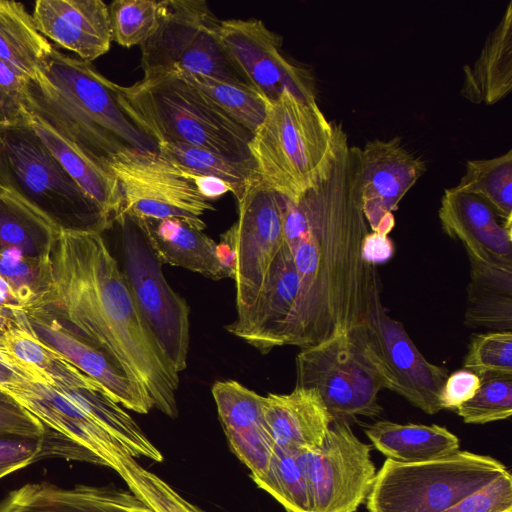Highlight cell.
<instances>
[{
	"label": "cell",
	"instance_id": "obj_20",
	"mask_svg": "<svg viewBox=\"0 0 512 512\" xmlns=\"http://www.w3.org/2000/svg\"><path fill=\"white\" fill-rule=\"evenodd\" d=\"M211 391L231 451L260 483L275 450L264 419L263 396L235 380L217 381Z\"/></svg>",
	"mask_w": 512,
	"mask_h": 512
},
{
	"label": "cell",
	"instance_id": "obj_45",
	"mask_svg": "<svg viewBox=\"0 0 512 512\" xmlns=\"http://www.w3.org/2000/svg\"><path fill=\"white\" fill-rule=\"evenodd\" d=\"M481 384L479 376L464 368L448 375L440 392L442 409L456 410L470 400Z\"/></svg>",
	"mask_w": 512,
	"mask_h": 512
},
{
	"label": "cell",
	"instance_id": "obj_1",
	"mask_svg": "<svg viewBox=\"0 0 512 512\" xmlns=\"http://www.w3.org/2000/svg\"><path fill=\"white\" fill-rule=\"evenodd\" d=\"M368 233L361 199V148L339 123L326 175L297 201L284 200L283 235L299 277L283 343L301 349L369 323L383 307L375 265L362 257Z\"/></svg>",
	"mask_w": 512,
	"mask_h": 512
},
{
	"label": "cell",
	"instance_id": "obj_46",
	"mask_svg": "<svg viewBox=\"0 0 512 512\" xmlns=\"http://www.w3.org/2000/svg\"><path fill=\"white\" fill-rule=\"evenodd\" d=\"M0 432H16L42 437L39 420L14 399H0Z\"/></svg>",
	"mask_w": 512,
	"mask_h": 512
},
{
	"label": "cell",
	"instance_id": "obj_13",
	"mask_svg": "<svg viewBox=\"0 0 512 512\" xmlns=\"http://www.w3.org/2000/svg\"><path fill=\"white\" fill-rule=\"evenodd\" d=\"M348 333L384 389L429 415L442 410L439 397L448 371L420 353L403 324L384 306L369 323Z\"/></svg>",
	"mask_w": 512,
	"mask_h": 512
},
{
	"label": "cell",
	"instance_id": "obj_36",
	"mask_svg": "<svg viewBox=\"0 0 512 512\" xmlns=\"http://www.w3.org/2000/svg\"><path fill=\"white\" fill-rule=\"evenodd\" d=\"M204 93L236 123L254 133L263 122L268 102L249 86L184 71H172Z\"/></svg>",
	"mask_w": 512,
	"mask_h": 512
},
{
	"label": "cell",
	"instance_id": "obj_44",
	"mask_svg": "<svg viewBox=\"0 0 512 512\" xmlns=\"http://www.w3.org/2000/svg\"><path fill=\"white\" fill-rule=\"evenodd\" d=\"M42 437L0 432V478L39 460Z\"/></svg>",
	"mask_w": 512,
	"mask_h": 512
},
{
	"label": "cell",
	"instance_id": "obj_42",
	"mask_svg": "<svg viewBox=\"0 0 512 512\" xmlns=\"http://www.w3.org/2000/svg\"><path fill=\"white\" fill-rule=\"evenodd\" d=\"M443 512H512V476L510 471L506 470Z\"/></svg>",
	"mask_w": 512,
	"mask_h": 512
},
{
	"label": "cell",
	"instance_id": "obj_9",
	"mask_svg": "<svg viewBox=\"0 0 512 512\" xmlns=\"http://www.w3.org/2000/svg\"><path fill=\"white\" fill-rule=\"evenodd\" d=\"M219 24L203 0H163L155 30L140 45L143 78L184 71L249 86L220 43Z\"/></svg>",
	"mask_w": 512,
	"mask_h": 512
},
{
	"label": "cell",
	"instance_id": "obj_21",
	"mask_svg": "<svg viewBox=\"0 0 512 512\" xmlns=\"http://www.w3.org/2000/svg\"><path fill=\"white\" fill-rule=\"evenodd\" d=\"M438 215L442 229L461 241L469 259L512 264V220L502 219L481 197L445 189Z\"/></svg>",
	"mask_w": 512,
	"mask_h": 512
},
{
	"label": "cell",
	"instance_id": "obj_32",
	"mask_svg": "<svg viewBox=\"0 0 512 512\" xmlns=\"http://www.w3.org/2000/svg\"><path fill=\"white\" fill-rule=\"evenodd\" d=\"M0 347L14 359L38 371L47 384L81 387L96 382L41 342L24 312H20L2 332Z\"/></svg>",
	"mask_w": 512,
	"mask_h": 512
},
{
	"label": "cell",
	"instance_id": "obj_48",
	"mask_svg": "<svg viewBox=\"0 0 512 512\" xmlns=\"http://www.w3.org/2000/svg\"><path fill=\"white\" fill-rule=\"evenodd\" d=\"M394 254V244L388 235L368 232L362 242V257L372 265L387 262Z\"/></svg>",
	"mask_w": 512,
	"mask_h": 512
},
{
	"label": "cell",
	"instance_id": "obj_40",
	"mask_svg": "<svg viewBox=\"0 0 512 512\" xmlns=\"http://www.w3.org/2000/svg\"><path fill=\"white\" fill-rule=\"evenodd\" d=\"M476 394L455 411L467 424H486L510 418L512 414V375L479 376Z\"/></svg>",
	"mask_w": 512,
	"mask_h": 512
},
{
	"label": "cell",
	"instance_id": "obj_8",
	"mask_svg": "<svg viewBox=\"0 0 512 512\" xmlns=\"http://www.w3.org/2000/svg\"><path fill=\"white\" fill-rule=\"evenodd\" d=\"M499 460L469 451L423 462L386 459L366 498L368 512H443L503 474Z\"/></svg>",
	"mask_w": 512,
	"mask_h": 512
},
{
	"label": "cell",
	"instance_id": "obj_22",
	"mask_svg": "<svg viewBox=\"0 0 512 512\" xmlns=\"http://www.w3.org/2000/svg\"><path fill=\"white\" fill-rule=\"evenodd\" d=\"M32 17L47 40L81 60L91 63L110 49L108 6L101 0H38Z\"/></svg>",
	"mask_w": 512,
	"mask_h": 512
},
{
	"label": "cell",
	"instance_id": "obj_27",
	"mask_svg": "<svg viewBox=\"0 0 512 512\" xmlns=\"http://www.w3.org/2000/svg\"><path fill=\"white\" fill-rule=\"evenodd\" d=\"M387 459L402 463L434 460L459 450V439L445 427L377 421L364 430Z\"/></svg>",
	"mask_w": 512,
	"mask_h": 512
},
{
	"label": "cell",
	"instance_id": "obj_29",
	"mask_svg": "<svg viewBox=\"0 0 512 512\" xmlns=\"http://www.w3.org/2000/svg\"><path fill=\"white\" fill-rule=\"evenodd\" d=\"M31 126L69 176L113 225L122 211V196L115 177L39 121L32 119Z\"/></svg>",
	"mask_w": 512,
	"mask_h": 512
},
{
	"label": "cell",
	"instance_id": "obj_4",
	"mask_svg": "<svg viewBox=\"0 0 512 512\" xmlns=\"http://www.w3.org/2000/svg\"><path fill=\"white\" fill-rule=\"evenodd\" d=\"M8 395L42 424L39 459L59 457L110 467L113 454L123 447L134 458L163 461L137 422L98 383L64 387L28 382Z\"/></svg>",
	"mask_w": 512,
	"mask_h": 512
},
{
	"label": "cell",
	"instance_id": "obj_11",
	"mask_svg": "<svg viewBox=\"0 0 512 512\" xmlns=\"http://www.w3.org/2000/svg\"><path fill=\"white\" fill-rule=\"evenodd\" d=\"M108 170L122 196V211L147 220L180 219L203 231V214L214 210L188 176V171L157 152L119 155Z\"/></svg>",
	"mask_w": 512,
	"mask_h": 512
},
{
	"label": "cell",
	"instance_id": "obj_16",
	"mask_svg": "<svg viewBox=\"0 0 512 512\" xmlns=\"http://www.w3.org/2000/svg\"><path fill=\"white\" fill-rule=\"evenodd\" d=\"M238 220L226 233L235 249L234 282L237 315L256 300L266 274L284 243V198L260 181L237 201Z\"/></svg>",
	"mask_w": 512,
	"mask_h": 512
},
{
	"label": "cell",
	"instance_id": "obj_31",
	"mask_svg": "<svg viewBox=\"0 0 512 512\" xmlns=\"http://www.w3.org/2000/svg\"><path fill=\"white\" fill-rule=\"evenodd\" d=\"M60 230L41 211L0 186V250L16 248L30 257L50 256Z\"/></svg>",
	"mask_w": 512,
	"mask_h": 512
},
{
	"label": "cell",
	"instance_id": "obj_35",
	"mask_svg": "<svg viewBox=\"0 0 512 512\" xmlns=\"http://www.w3.org/2000/svg\"><path fill=\"white\" fill-rule=\"evenodd\" d=\"M456 189L484 199L504 220H512V150L490 159L468 160Z\"/></svg>",
	"mask_w": 512,
	"mask_h": 512
},
{
	"label": "cell",
	"instance_id": "obj_6",
	"mask_svg": "<svg viewBox=\"0 0 512 512\" xmlns=\"http://www.w3.org/2000/svg\"><path fill=\"white\" fill-rule=\"evenodd\" d=\"M128 116L158 144L183 143L222 156L253 161V133L222 111L204 93L173 72L118 86Z\"/></svg>",
	"mask_w": 512,
	"mask_h": 512
},
{
	"label": "cell",
	"instance_id": "obj_3",
	"mask_svg": "<svg viewBox=\"0 0 512 512\" xmlns=\"http://www.w3.org/2000/svg\"><path fill=\"white\" fill-rule=\"evenodd\" d=\"M118 86L90 62L53 45L40 72L24 81V104L32 119L109 171L121 154L158 151L122 108Z\"/></svg>",
	"mask_w": 512,
	"mask_h": 512
},
{
	"label": "cell",
	"instance_id": "obj_17",
	"mask_svg": "<svg viewBox=\"0 0 512 512\" xmlns=\"http://www.w3.org/2000/svg\"><path fill=\"white\" fill-rule=\"evenodd\" d=\"M425 171V161L399 136L366 142L361 148V199L372 232L392 231L398 203Z\"/></svg>",
	"mask_w": 512,
	"mask_h": 512
},
{
	"label": "cell",
	"instance_id": "obj_34",
	"mask_svg": "<svg viewBox=\"0 0 512 512\" xmlns=\"http://www.w3.org/2000/svg\"><path fill=\"white\" fill-rule=\"evenodd\" d=\"M158 153L187 171L224 180L237 201L252 184L260 181L254 161L228 158L183 143L158 144Z\"/></svg>",
	"mask_w": 512,
	"mask_h": 512
},
{
	"label": "cell",
	"instance_id": "obj_51",
	"mask_svg": "<svg viewBox=\"0 0 512 512\" xmlns=\"http://www.w3.org/2000/svg\"><path fill=\"white\" fill-rule=\"evenodd\" d=\"M0 399L2 400H9V399H13L12 397H10L9 395H7L5 392H3L2 390H0Z\"/></svg>",
	"mask_w": 512,
	"mask_h": 512
},
{
	"label": "cell",
	"instance_id": "obj_24",
	"mask_svg": "<svg viewBox=\"0 0 512 512\" xmlns=\"http://www.w3.org/2000/svg\"><path fill=\"white\" fill-rule=\"evenodd\" d=\"M263 414L275 446L292 453L317 450L333 422L319 392L301 386L263 396Z\"/></svg>",
	"mask_w": 512,
	"mask_h": 512
},
{
	"label": "cell",
	"instance_id": "obj_26",
	"mask_svg": "<svg viewBox=\"0 0 512 512\" xmlns=\"http://www.w3.org/2000/svg\"><path fill=\"white\" fill-rule=\"evenodd\" d=\"M512 89V1L487 35L472 64L463 66L460 93L473 104L492 105Z\"/></svg>",
	"mask_w": 512,
	"mask_h": 512
},
{
	"label": "cell",
	"instance_id": "obj_50",
	"mask_svg": "<svg viewBox=\"0 0 512 512\" xmlns=\"http://www.w3.org/2000/svg\"><path fill=\"white\" fill-rule=\"evenodd\" d=\"M9 322L0 316V336L2 332L8 327Z\"/></svg>",
	"mask_w": 512,
	"mask_h": 512
},
{
	"label": "cell",
	"instance_id": "obj_39",
	"mask_svg": "<svg viewBox=\"0 0 512 512\" xmlns=\"http://www.w3.org/2000/svg\"><path fill=\"white\" fill-rule=\"evenodd\" d=\"M162 1L115 0L108 6L112 41L129 48L142 45L155 30Z\"/></svg>",
	"mask_w": 512,
	"mask_h": 512
},
{
	"label": "cell",
	"instance_id": "obj_23",
	"mask_svg": "<svg viewBox=\"0 0 512 512\" xmlns=\"http://www.w3.org/2000/svg\"><path fill=\"white\" fill-rule=\"evenodd\" d=\"M0 512H155L130 489L76 485L61 488L41 482L11 491Z\"/></svg>",
	"mask_w": 512,
	"mask_h": 512
},
{
	"label": "cell",
	"instance_id": "obj_38",
	"mask_svg": "<svg viewBox=\"0 0 512 512\" xmlns=\"http://www.w3.org/2000/svg\"><path fill=\"white\" fill-rule=\"evenodd\" d=\"M257 486L287 512H312L307 482L295 453L275 446L268 473Z\"/></svg>",
	"mask_w": 512,
	"mask_h": 512
},
{
	"label": "cell",
	"instance_id": "obj_14",
	"mask_svg": "<svg viewBox=\"0 0 512 512\" xmlns=\"http://www.w3.org/2000/svg\"><path fill=\"white\" fill-rule=\"evenodd\" d=\"M370 452L348 421L335 420L317 450L295 453L312 512H355L365 502L377 473Z\"/></svg>",
	"mask_w": 512,
	"mask_h": 512
},
{
	"label": "cell",
	"instance_id": "obj_12",
	"mask_svg": "<svg viewBox=\"0 0 512 512\" xmlns=\"http://www.w3.org/2000/svg\"><path fill=\"white\" fill-rule=\"evenodd\" d=\"M296 386L316 389L333 421L382 412L378 402L382 384L347 332L300 350Z\"/></svg>",
	"mask_w": 512,
	"mask_h": 512
},
{
	"label": "cell",
	"instance_id": "obj_25",
	"mask_svg": "<svg viewBox=\"0 0 512 512\" xmlns=\"http://www.w3.org/2000/svg\"><path fill=\"white\" fill-rule=\"evenodd\" d=\"M133 218L162 264L178 266L214 280L228 277L217 256V243L203 231L180 219Z\"/></svg>",
	"mask_w": 512,
	"mask_h": 512
},
{
	"label": "cell",
	"instance_id": "obj_30",
	"mask_svg": "<svg viewBox=\"0 0 512 512\" xmlns=\"http://www.w3.org/2000/svg\"><path fill=\"white\" fill-rule=\"evenodd\" d=\"M53 45L36 28L32 14L16 1L0 0V58L24 79L35 77Z\"/></svg>",
	"mask_w": 512,
	"mask_h": 512
},
{
	"label": "cell",
	"instance_id": "obj_2",
	"mask_svg": "<svg viewBox=\"0 0 512 512\" xmlns=\"http://www.w3.org/2000/svg\"><path fill=\"white\" fill-rule=\"evenodd\" d=\"M51 260L54 299L41 309L103 352L141 388L153 409L176 418L179 374L142 321L102 233L60 230Z\"/></svg>",
	"mask_w": 512,
	"mask_h": 512
},
{
	"label": "cell",
	"instance_id": "obj_5",
	"mask_svg": "<svg viewBox=\"0 0 512 512\" xmlns=\"http://www.w3.org/2000/svg\"><path fill=\"white\" fill-rule=\"evenodd\" d=\"M339 123L328 120L317 102L283 92L268 104L248 150L260 182L297 201L324 178L333 161Z\"/></svg>",
	"mask_w": 512,
	"mask_h": 512
},
{
	"label": "cell",
	"instance_id": "obj_43",
	"mask_svg": "<svg viewBox=\"0 0 512 512\" xmlns=\"http://www.w3.org/2000/svg\"><path fill=\"white\" fill-rule=\"evenodd\" d=\"M25 79L0 58V126L31 125L24 104Z\"/></svg>",
	"mask_w": 512,
	"mask_h": 512
},
{
	"label": "cell",
	"instance_id": "obj_37",
	"mask_svg": "<svg viewBox=\"0 0 512 512\" xmlns=\"http://www.w3.org/2000/svg\"><path fill=\"white\" fill-rule=\"evenodd\" d=\"M110 468L155 512H205L183 498L158 475L143 468L123 448L112 457Z\"/></svg>",
	"mask_w": 512,
	"mask_h": 512
},
{
	"label": "cell",
	"instance_id": "obj_10",
	"mask_svg": "<svg viewBox=\"0 0 512 512\" xmlns=\"http://www.w3.org/2000/svg\"><path fill=\"white\" fill-rule=\"evenodd\" d=\"M113 223L121 229L122 271L137 311L164 357L180 374L187 367L189 352L188 304L166 281L163 264L136 220L122 212Z\"/></svg>",
	"mask_w": 512,
	"mask_h": 512
},
{
	"label": "cell",
	"instance_id": "obj_18",
	"mask_svg": "<svg viewBox=\"0 0 512 512\" xmlns=\"http://www.w3.org/2000/svg\"><path fill=\"white\" fill-rule=\"evenodd\" d=\"M36 337L81 372L98 382L122 407L147 414L152 403L141 388L103 352L63 325L49 312L25 313Z\"/></svg>",
	"mask_w": 512,
	"mask_h": 512
},
{
	"label": "cell",
	"instance_id": "obj_28",
	"mask_svg": "<svg viewBox=\"0 0 512 512\" xmlns=\"http://www.w3.org/2000/svg\"><path fill=\"white\" fill-rule=\"evenodd\" d=\"M465 324L511 331L512 264L482 263L470 259Z\"/></svg>",
	"mask_w": 512,
	"mask_h": 512
},
{
	"label": "cell",
	"instance_id": "obj_49",
	"mask_svg": "<svg viewBox=\"0 0 512 512\" xmlns=\"http://www.w3.org/2000/svg\"><path fill=\"white\" fill-rule=\"evenodd\" d=\"M188 176L199 194L208 201L216 200L227 192H232L231 186L220 178L200 175L190 171H188Z\"/></svg>",
	"mask_w": 512,
	"mask_h": 512
},
{
	"label": "cell",
	"instance_id": "obj_33",
	"mask_svg": "<svg viewBox=\"0 0 512 512\" xmlns=\"http://www.w3.org/2000/svg\"><path fill=\"white\" fill-rule=\"evenodd\" d=\"M0 277L24 313L44 308L54 299L51 255L30 257L16 248L0 250Z\"/></svg>",
	"mask_w": 512,
	"mask_h": 512
},
{
	"label": "cell",
	"instance_id": "obj_47",
	"mask_svg": "<svg viewBox=\"0 0 512 512\" xmlns=\"http://www.w3.org/2000/svg\"><path fill=\"white\" fill-rule=\"evenodd\" d=\"M28 382L46 383L38 371L14 359L0 347V390L8 395Z\"/></svg>",
	"mask_w": 512,
	"mask_h": 512
},
{
	"label": "cell",
	"instance_id": "obj_15",
	"mask_svg": "<svg viewBox=\"0 0 512 512\" xmlns=\"http://www.w3.org/2000/svg\"><path fill=\"white\" fill-rule=\"evenodd\" d=\"M220 43L248 85L268 103L288 91L305 102H316L313 72L281 52L283 38L262 20H220Z\"/></svg>",
	"mask_w": 512,
	"mask_h": 512
},
{
	"label": "cell",
	"instance_id": "obj_7",
	"mask_svg": "<svg viewBox=\"0 0 512 512\" xmlns=\"http://www.w3.org/2000/svg\"><path fill=\"white\" fill-rule=\"evenodd\" d=\"M0 186L41 211L61 230L103 233L112 227L31 125L0 126Z\"/></svg>",
	"mask_w": 512,
	"mask_h": 512
},
{
	"label": "cell",
	"instance_id": "obj_41",
	"mask_svg": "<svg viewBox=\"0 0 512 512\" xmlns=\"http://www.w3.org/2000/svg\"><path fill=\"white\" fill-rule=\"evenodd\" d=\"M463 368L478 376L512 375V332L495 331L474 335Z\"/></svg>",
	"mask_w": 512,
	"mask_h": 512
},
{
	"label": "cell",
	"instance_id": "obj_19",
	"mask_svg": "<svg viewBox=\"0 0 512 512\" xmlns=\"http://www.w3.org/2000/svg\"><path fill=\"white\" fill-rule=\"evenodd\" d=\"M299 277L290 249L283 243L254 303L226 329L263 353L283 346L286 324L295 307Z\"/></svg>",
	"mask_w": 512,
	"mask_h": 512
}]
</instances>
